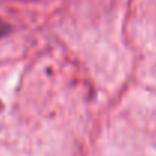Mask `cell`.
Returning a JSON list of instances; mask_svg holds the SVG:
<instances>
[{"mask_svg":"<svg viewBox=\"0 0 156 156\" xmlns=\"http://www.w3.org/2000/svg\"><path fill=\"white\" fill-rule=\"evenodd\" d=\"M8 32H9V26H8V24H5L3 21H0V38H2V37H5Z\"/></svg>","mask_w":156,"mask_h":156,"instance_id":"cell-1","label":"cell"}]
</instances>
